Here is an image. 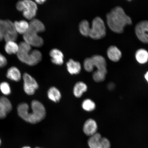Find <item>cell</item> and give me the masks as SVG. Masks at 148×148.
I'll return each mask as SVG.
<instances>
[{
  "label": "cell",
  "mask_w": 148,
  "mask_h": 148,
  "mask_svg": "<svg viewBox=\"0 0 148 148\" xmlns=\"http://www.w3.org/2000/svg\"><path fill=\"white\" fill-rule=\"evenodd\" d=\"M47 96L49 99L55 103L60 101L62 97L60 90L55 87H52L49 89L47 92Z\"/></svg>",
  "instance_id": "obj_20"
},
{
  "label": "cell",
  "mask_w": 148,
  "mask_h": 148,
  "mask_svg": "<svg viewBox=\"0 0 148 148\" xmlns=\"http://www.w3.org/2000/svg\"><path fill=\"white\" fill-rule=\"evenodd\" d=\"M108 58L114 62H118L121 59L122 53L121 51L116 46H111L107 51Z\"/></svg>",
  "instance_id": "obj_13"
},
{
  "label": "cell",
  "mask_w": 148,
  "mask_h": 148,
  "mask_svg": "<svg viewBox=\"0 0 148 148\" xmlns=\"http://www.w3.org/2000/svg\"><path fill=\"white\" fill-rule=\"evenodd\" d=\"M82 106L83 110L87 112H91L95 110L96 107L95 103L89 99H87L83 101Z\"/></svg>",
  "instance_id": "obj_24"
},
{
  "label": "cell",
  "mask_w": 148,
  "mask_h": 148,
  "mask_svg": "<svg viewBox=\"0 0 148 148\" xmlns=\"http://www.w3.org/2000/svg\"><path fill=\"white\" fill-rule=\"evenodd\" d=\"M79 30L81 34L85 36H89L90 29V24L86 20H83L79 24Z\"/></svg>",
  "instance_id": "obj_23"
},
{
  "label": "cell",
  "mask_w": 148,
  "mask_h": 148,
  "mask_svg": "<svg viewBox=\"0 0 148 148\" xmlns=\"http://www.w3.org/2000/svg\"><path fill=\"white\" fill-rule=\"evenodd\" d=\"M87 86L84 83L82 82H77L74 87V95L77 98L80 97L83 94L87 91Z\"/></svg>",
  "instance_id": "obj_18"
},
{
  "label": "cell",
  "mask_w": 148,
  "mask_h": 148,
  "mask_svg": "<svg viewBox=\"0 0 148 148\" xmlns=\"http://www.w3.org/2000/svg\"><path fill=\"white\" fill-rule=\"evenodd\" d=\"M35 148H42L41 147H36Z\"/></svg>",
  "instance_id": "obj_33"
},
{
  "label": "cell",
  "mask_w": 148,
  "mask_h": 148,
  "mask_svg": "<svg viewBox=\"0 0 148 148\" xmlns=\"http://www.w3.org/2000/svg\"><path fill=\"white\" fill-rule=\"evenodd\" d=\"M136 58L139 63H146L148 61V51L144 49H139L136 53Z\"/></svg>",
  "instance_id": "obj_21"
},
{
  "label": "cell",
  "mask_w": 148,
  "mask_h": 148,
  "mask_svg": "<svg viewBox=\"0 0 148 148\" xmlns=\"http://www.w3.org/2000/svg\"><path fill=\"white\" fill-rule=\"evenodd\" d=\"M88 144L90 148H110V144L107 138L97 133L89 138Z\"/></svg>",
  "instance_id": "obj_8"
},
{
  "label": "cell",
  "mask_w": 148,
  "mask_h": 148,
  "mask_svg": "<svg viewBox=\"0 0 148 148\" xmlns=\"http://www.w3.org/2000/svg\"><path fill=\"white\" fill-rule=\"evenodd\" d=\"M6 29V23L5 20L0 19V41L4 38Z\"/></svg>",
  "instance_id": "obj_26"
},
{
  "label": "cell",
  "mask_w": 148,
  "mask_h": 148,
  "mask_svg": "<svg viewBox=\"0 0 148 148\" xmlns=\"http://www.w3.org/2000/svg\"><path fill=\"white\" fill-rule=\"evenodd\" d=\"M84 67L88 72H91L94 68H97V70L92 75L94 80L97 82L105 80L107 71L106 60L103 56L95 55L90 58H86L84 61Z\"/></svg>",
  "instance_id": "obj_3"
},
{
  "label": "cell",
  "mask_w": 148,
  "mask_h": 148,
  "mask_svg": "<svg viewBox=\"0 0 148 148\" xmlns=\"http://www.w3.org/2000/svg\"><path fill=\"white\" fill-rule=\"evenodd\" d=\"M16 8L18 10L23 12L24 17L31 20L36 16L38 10L36 3L30 0L18 1L16 3Z\"/></svg>",
  "instance_id": "obj_6"
},
{
  "label": "cell",
  "mask_w": 148,
  "mask_h": 148,
  "mask_svg": "<svg viewBox=\"0 0 148 148\" xmlns=\"http://www.w3.org/2000/svg\"><path fill=\"white\" fill-rule=\"evenodd\" d=\"M106 28L104 22L99 16L92 20L89 36L94 40H99L106 36Z\"/></svg>",
  "instance_id": "obj_7"
},
{
  "label": "cell",
  "mask_w": 148,
  "mask_h": 148,
  "mask_svg": "<svg viewBox=\"0 0 148 148\" xmlns=\"http://www.w3.org/2000/svg\"><path fill=\"white\" fill-rule=\"evenodd\" d=\"M32 112L29 111V106L26 103H20L17 110L18 115L25 121L31 124L39 123L45 118L46 111L45 107L40 101L33 100L31 103Z\"/></svg>",
  "instance_id": "obj_1"
},
{
  "label": "cell",
  "mask_w": 148,
  "mask_h": 148,
  "mask_svg": "<svg viewBox=\"0 0 148 148\" xmlns=\"http://www.w3.org/2000/svg\"><path fill=\"white\" fill-rule=\"evenodd\" d=\"M7 114L3 112L0 108V119H4L6 117Z\"/></svg>",
  "instance_id": "obj_28"
},
{
  "label": "cell",
  "mask_w": 148,
  "mask_h": 148,
  "mask_svg": "<svg viewBox=\"0 0 148 148\" xmlns=\"http://www.w3.org/2000/svg\"><path fill=\"white\" fill-rule=\"evenodd\" d=\"M49 55L53 63L58 65H61L63 64L64 55L60 50L56 49H52L50 52Z\"/></svg>",
  "instance_id": "obj_14"
},
{
  "label": "cell",
  "mask_w": 148,
  "mask_h": 148,
  "mask_svg": "<svg viewBox=\"0 0 148 148\" xmlns=\"http://www.w3.org/2000/svg\"><path fill=\"white\" fill-rule=\"evenodd\" d=\"M18 49V45L15 42H7L5 46V51L9 55L17 53Z\"/></svg>",
  "instance_id": "obj_22"
},
{
  "label": "cell",
  "mask_w": 148,
  "mask_h": 148,
  "mask_svg": "<svg viewBox=\"0 0 148 148\" xmlns=\"http://www.w3.org/2000/svg\"><path fill=\"white\" fill-rule=\"evenodd\" d=\"M2 142L1 138H0V147H1V144Z\"/></svg>",
  "instance_id": "obj_32"
},
{
  "label": "cell",
  "mask_w": 148,
  "mask_h": 148,
  "mask_svg": "<svg viewBox=\"0 0 148 148\" xmlns=\"http://www.w3.org/2000/svg\"><path fill=\"white\" fill-rule=\"evenodd\" d=\"M28 29L25 34L23 35L25 42L31 46L40 47L43 45L42 38L38 35V33L43 32L45 27L43 23L40 20L34 18L29 23Z\"/></svg>",
  "instance_id": "obj_4"
},
{
  "label": "cell",
  "mask_w": 148,
  "mask_h": 148,
  "mask_svg": "<svg viewBox=\"0 0 148 148\" xmlns=\"http://www.w3.org/2000/svg\"><path fill=\"white\" fill-rule=\"evenodd\" d=\"M107 22L110 28L114 32L122 33L126 26L132 24L131 18L126 14L120 6L113 8L106 15Z\"/></svg>",
  "instance_id": "obj_2"
},
{
  "label": "cell",
  "mask_w": 148,
  "mask_h": 148,
  "mask_svg": "<svg viewBox=\"0 0 148 148\" xmlns=\"http://www.w3.org/2000/svg\"><path fill=\"white\" fill-rule=\"evenodd\" d=\"M6 77L11 80L18 82L21 80V75L20 70L15 66H12L7 70Z\"/></svg>",
  "instance_id": "obj_16"
},
{
  "label": "cell",
  "mask_w": 148,
  "mask_h": 148,
  "mask_svg": "<svg viewBox=\"0 0 148 148\" xmlns=\"http://www.w3.org/2000/svg\"><path fill=\"white\" fill-rule=\"evenodd\" d=\"M97 125L93 119H89L85 122L83 127V131L86 136H91L97 132Z\"/></svg>",
  "instance_id": "obj_12"
},
{
  "label": "cell",
  "mask_w": 148,
  "mask_h": 148,
  "mask_svg": "<svg viewBox=\"0 0 148 148\" xmlns=\"http://www.w3.org/2000/svg\"><path fill=\"white\" fill-rule=\"evenodd\" d=\"M21 148H31L30 147H29V146H24V147H21Z\"/></svg>",
  "instance_id": "obj_31"
},
{
  "label": "cell",
  "mask_w": 148,
  "mask_h": 148,
  "mask_svg": "<svg viewBox=\"0 0 148 148\" xmlns=\"http://www.w3.org/2000/svg\"><path fill=\"white\" fill-rule=\"evenodd\" d=\"M0 90L2 93L5 96L10 95L11 93L10 85L6 82H3L0 84Z\"/></svg>",
  "instance_id": "obj_25"
},
{
  "label": "cell",
  "mask_w": 148,
  "mask_h": 148,
  "mask_svg": "<svg viewBox=\"0 0 148 148\" xmlns=\"http://www.w3.org/2000/svg\"><path fill=\"white\" fill-rule=\"evenodd\" d=\"M135 32L140 41L148 44V21L144 20L139 22L135 27Z\"/></svg>",
  "instance_id": "obj_10"
},
{
  "label": "cell",
  "mask_w": 148,
  "mask_h": 148,
  "mask_svg": "<svg viewBox=\"0 0 148 148\" xmlns=\"http://www.w3.org/2000/svg\"><path fill=\"white\" fill-rule=\"evenodd\" d=\"M14 24L16 32L20 34H25L29 29V23L25 20L16 21L14 22Z\"/></svg>",
  "instance_id": "obj_19"
},
{
  "label": "cell",
  "mask_w": 148,
  "mask_h": 148,
  "mask_svg": "<svg viewBox=\"0 0 148 148\" xmlns=\"http://www.w3.org/2000/svg\"><path fill=\"white\" fill-rule=\"evenodd\" d=\"M45 1V0H38V1H36V3L41 4L43 3Z\"/></svg>",
  "instance_id": "obj_29"
},
{
  "label": "cell",
  "mask_w": 148,
  "mask_h": 148,
  "mask_svg": "<svg viewBox=\"0 0 148 148\" xmlns=\"http://www.w3.org/2000/svg\"><path fill=\"white\" fill-rule=\"evenodd\" d=\"M5 21L6 23V29L3 39L6 42H15L17 40L18 33L16 30L14 23L9 20H6Z\"/></svg>",
  "instance_id": "obj_11"
},
{
  "label": "cell",
  "mask_w": 148,
  "mask_h": 148,
  "mask_svg": "<svg viewBox=\"0 0 148 148\" xmlns=\"http://www.w3.org/2000/svg\"><path fill=\"white\" fill-rule=\"evenodd\" d=\"M0 108L7 115L12 110V103L8 98L5 96L0 97Z\"/></svg>",
  "instance_id": "obj_17"
},
{
  "label": "cell",
  "mask_w": 148,
  "mask_h": 148,
  "mask_svg": "<svg viewBox=\"0 0 148 148\" xmlns=\"http://www.w3.org/2000/svg\"><path fill=\"white\" fill-rule=\"evenodd\" d=\"M67 69L71 75H77L80 73L81 69V64L79 62L70 59L66 63Z\"/></svg>",
  "instance_id": "obj_15"
},
{
  "label": "cell",
  "mask_w": 148,
  "mask_h": 148,
  "mask_svg": "<svg viewBox=\"0 0 148 148\" xmlns=\"http://www.w3.org/2000/svg\"><path fill=\"white\" fill-rule=\"evenodd\" d=\"M7 61L5 57L0 53V67L3 68L6 66Z\"/></svg>",
  "instance_id": "obj_27"
},
{
  "label": "cell",
  "mask_w": 148,
  "mask_h": 148,
  "mask_svg": "<svg viewBox=\"0 0 148 148\" xmlns=\"http://www.w3.org/2000/svg\"><path fill=\"white\" fill-rule=\"evenodd\" d=\"M144 77H145V79L148 83V71L145 74Z\"/></svg>",
  "instance_id": "obj_30"
},
{
  "label": "cell",
  "mask_w": 148,
  "mask_h": 148,
  "mask_svg": "<svg viewBox=\"0 0 148 148\" xmlns=\"http://www.w3.org/2000/svg\"><path fill=\"white\" fill-rule=\"evenodd\" d=\"M19 49L17 53L18 60L28 65L33 66L38 63L42 60V55L38 50L31 51L32 46L24 41L20 42Z\"/></svg>",
  "instance_id": "obj_5"
},
{
  "label": "cell",
  "mask_w": 148,
  "mask_h": 148,
  "mask_svg": "<svg viewBox=\"0 0 148 148\" xmlns=\"http://www.w3.org/2000/svg\"><path fill=\"white\" fill-rule=\"evenodd\" d=\"M23 89L25 93L29 95H34L38 88L37 81L29 74L25 73L23 75Z\"/></svg>",
  "instance_id": "obj_9"
}]
</instances>
